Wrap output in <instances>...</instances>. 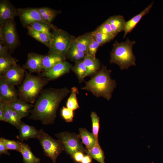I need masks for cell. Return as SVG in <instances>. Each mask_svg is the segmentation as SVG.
Instances as JSON below:
<instances>
[{
    "label": "cell",
    "instance_id": "cell-9",
    "mask_svg": "<svg viewBox=\"0 0 163 163\" xmlns=\"http://www.w3.org/2000/svg\"><path fill=\"white\" fill-rule=\"evenodd\" d=\"M25 71L19 65L16 64L9 68L1 77L8 84L14 86L21 84L25 76Z\"/></svg>",
    "mask_w": 163,
    "mask_h": 163
},
{
    "label": "cell",
    "instance_id": "cell-17",
    "mask_svg": "<svg viewBox=\"0 0 163 163\" xmlns=\"http://www.w3.org/2000/svg\"><path fill=\"white\" fill-rule=\"evenodd\" d=\"M153 3L154 2H153L139 14L126 21L124 30V38L128 33L130 32L133 30L142 18L146 14L149 13L152 7Z\"/></svg>",
    "mask_w": 163,
    "mask_h": 163
},
{
    "label": "cell",
    "instance_id": "cell-11",
    "mask_svg": "<svg viewBox=\"0 0 163 163\" xmlns=\"http://www.w3.org/2000/svg\"><path fill=\"white\" fill-rule=\"evenodd\" d=\"M72 66L70 62L65 61L57 64L47 71L43 72L40 76L49 81L54 80L69 73Z\"/></svg>",
    "mask_w": 163,
    "mask_h": 163
},
{
    "label": "cell",
    "instance_id": "cell-35",
    "mask_svg": "<svg viewBox=\"0 0 163 163\" xmlns=\"http://www.w3.org/2000/svg\"><path fill=\"white\" fill-rule=\"evenodd\" d=\"M95 30L98 32L116 36V35L113 31L110 24L106 20L97 27Z\"/></svg>",
    "mask_w": 163,
    "mask_h": 163
},
{
    "label": "cell",
    "instance_id": "cell-26",
    "mask_svg": "<svg viewBox=\"0 0 163 163\" xmlns=\"http://www.w3.org/2000/svg\"><path fill=\"white\" fill-rule=\"evenodd\" d=\"M36 8L43 20L49 24H51V22L59 13L58 11L50 8Z\"/></svg>",
    "mask_w": 163,
    "mask_h": 163
},
{
    "label": "cell",
    "instance_id": "cell-18",
    "mask_svg": "<svg viewBox=\"0 0 163 163\" xmlns=\"http://www.w3.org/2000/svg\"><path fill=\"white\" fill-rule=\"evenodd\" d=\"M83 61L87 69V76L92 77L100 69L101 62L96 57L87 54Z\"/></svg>",
    "mask_w": 163,
    "mask_h": 163
},
{
    "label": "cell",
    "instance_id": "cell-4",
    "mask_svg": "<svg viewBox=\"0 0 163 163\" xmlns=\"http://www.w3.org/2000/svg\"><path fill=\"white\" fill-rule=\"evenodd\" d=\"M135 43V41H131L128 38L125 42H118L116 41L110 52V63L117 64L122 70L135 66L136 58L132 50Z\"/></svg>",
    "mask_w": 163,
    "mask_h": 163
},
{
    "label": "cell",
    "instance_id": "cell-32",
    "mask_svg": "<svg viewBox=\"0 0 163 163\" xmlns=\"http://www.w3.org/2000/svg\"><path fill=\"white\" fill-rule=\"evenodd\" d=\"M92 33L93 37L99 44L100 46L109 42L115 37L113 35L98 32L95 30L92 31Z\"/></svg>",
    "mask_w": 163,
    "mask_h": 163
},
{
    "label": "cell",
    "instance_id": "cell-16",
    "mask_svg": "<svg viewBox=\"0 0 163 163\" xmlns=\"http://www.w3.org/2000/svg\"><path fill=\"white\" fill-rule=\"evenodd\" d=\"M66 59L65 57L56 53L44 55L43 59V72L49 71L57 64L65 61Z\"/></svg>",
    "mask_w": 163,
    "mask_h": 163
},
{
    "label": "cell",
    "instance_id": "cell-38",
    "mask_svg": "<svg viewBox=\"0 0 163 163\" xmlns=\"http://www.w3.org/2000/svg\"><path fill=\"white\" fill-rule=\"evenodd\" d=\"M85 155L81 152H77L75 153L71 157L77 162L80 163Z\"/></svg>",
    "mask_w": 163,
    "mask_h": 163
},
{
    "label": "cell",
    "instance_id": "cell-33",
    "mask_svg": "<svg viewBox=\"0 0 163 163\" xmlns=\"http://www.w3.org/2000/svg\"><path fill=\"white\" fill-rule=\"evenodd\" d=\"M90 117L92 124V133L95 138L96 143H99L98 134L100 128V118L94 112H91Z\"/></svg>",
    "mask_w": 163,
    "mask_h": 163
},
{
    "label": "cell",
    "instance_id": "cell-42",
    "mask_svg": "<svg viewBox=\"0 0 163 163\" xmlns=\"http://www.w3.org/2000/svg\"><path fill=\"white\" fill-rule=\"evenodd\" d=\"M92 158L89 155H85L80 163H91Z\"/></svg>",
    "mask_w": 163,
    "mask_h": 163
},
{
    "label": "cell",
    "instance_id": "cell-14",
    "mask_svg": "<svg viewBox=\"0 0 163 163\" xmlns=\"http://www.w3.org/2000/svg\"><path fill=\"white\" fill-rule=\"evenodd\" d=\"M44 56L34 53H28L24 67L30 73L43 72V59Z\"/></svg>",
    "mask_w": 163,
    "mask_h": 163
},
{
    "label": "cell",
    "instance_id": "cell-40",
    "mask_svg": "<svg viewBox=\"0 0 163 163\" xmlns=\"http://www.w3.org/2000/svg\"><path fill=\"white\" fill-rule=\"evenodd\" d=\"M2 154L10 155V153L8 152L4 144L0 141V155Z\"/></svg>",
    "mask_w": 163,
    "mask_h": 163
},
{
    "label": "cell",
    "instance_id": "cell-21",
    "mask_svg": "<svg viewBox=\"0 0 163 163\" xmlns=\"http://www.w3.org/2000/svg\"><path fill=\"white\" fill-rule=\"evenodd\" d=\"M106 21L110 24L112 30L116 35L124 31L126 21L123 16L120 15L112 16Z\"/></svg>",
    "mask_w": 163,
    "mask_h": 163
},
{
    "label": "cell",
    "instance_id": "cell-34",
    "mask_svg": "<svg viewBox=\"0 0 163 163\" xmlns=\"http://www.w3.org/2000/svg\"><path fill=\"white\" fill-rule=\"evenodd\" d=\"M0 141L4 144L8 150H14L20 152L21 142L19 141L8 139L3 137L0 138Z\"/></svg>",
    "mask_w": 163,
    "mask_h": 163
},
{
    "label": "cell",
    "instance_id": "cell-24",
    "mask_svg": "<svg viewBox=\"0 0 163 163\" xmlns=\"http://www.w3.org/2000/svg\"><path fill=\"white\" fill-rule=\"evenodd\" d=\"M86 55L77 48L72 42L67 53L66 58L76 63L83 60Z\"/></svg>",
    "mask_w": 163,
    "mask_h": 163
},
{
    "label": "cell",
    "instance_id": "cell-2",
    "mask_svg": "<svg viewBox=\"0 0 163 163\" xmlns=\"http://www.w3.org/2000/svg\"><path fill=\"white\" fill-rule=\"evenodd\" d=\"M111 70L103 65L97 72L87 82L81 89L91 92L97 98L102 97L107 100L112 97L116 87V81L110 77Z\"/></svg>",
    "mask_w": 163,
    "mask_h": 163
},
{
    "label": "cell",
    "instance_id": "cell-23",
    "mask_svg": "<svg viewBox=\"0 0 163 163\" xmlns=\"http://www.w3.org/2000/svg\"><path fill=\"white\" fill-rule=\"evenodd\" d=\"M20 152L22 155L24 163H40V159L34 155L28 144L21 142Z\"/></svg>",
    "mask_w": 163,
    "mask_h": 163
},
{
    "label": "cell",
    "instance_id": "cell-7",
    "mask_svg": "<svg viewBox=\"0 0 163 163\" xmlns=\"http://www.w3.org/2000/svg\"><path fill=\"white\" fill-rule=\"evenodd\" d=\"M0 43L12 52L19 44L18 35L14 20L0 24Z\"/></svg>",
    "mask_w": 163,
    "mask_h": 163
},
{
    "label": "cell",
    "instance_id": "cell-37",
    "mask_svg": "<svg viewBox=\"0 0 163 163\" xmlns=\"http://www.w3.org/2000/svg\"><path fill=\"white\" fill-rule=\"evenodd\" d=\"M100 46L99 44L95 40L92 36L88 48V54L94 57H96V54L97 50Z\"/></svg>",
    "mask_w": 163,
    "mask_h": 163
},
{
    "label": "cell",
    "instance_id": "cell-28",
    "mask_svg": "<svg viewBox=\"0 0 163 163\" xmlns=\"http://www.w3.org/2000/svg\"><path fill=\"white\" fill-rule=\"evenodd\" d=\"M87 154L100 163H105L104 153L99 143H96L91 150L87 151Z\"/></svg>",
    "mask_w": 163,
    "mask_h": 163
},
{
    "label": "cell",
    "instance_id": "cell-3",
    "mask_svg": "<svg viewBox=\"0 0 163 163\" xmlns=\"http://www.w3.org/2000/svg\"><path fill=\"white\" fill-rule=\"evenodd\" d=\"M24 79L18 91L19 98L25 102L34 103L49 81L46 78L35 76L25 71Z\"/></svg>",
    "mask_w": 163,
    "mask_h": 163
},
{
    "label": "cell",
    "instance_id": "cell-30",
    "mask_svg": "<svg viewBox=\"0 0 163 163\" xmlns=\"http://www.w3.org/2000/svg\"><path fill=\"white\" fill-rule=\"evenodd\" d=\"M16 64V59L11 55L0 56V75H3L11 67Z\"/></svg>",
    "mask_w": 163,
    "mask_h": 163
},
{
    "label": "cell",
    "instance_id": "cell-29",
    "mask_svg": "<svg viewBox=\"0 0 163 163\" xmlns=\"http://www.w3.org/2000/svg\"><path fill=\"white\" fill-rule=\"evenodd\" d=\"M71 70L77 76L80 83L84 81L87 76V70L83 60L75 63Z\"/></svg>",
    "mask_w": 163,
    "mask_h": 163
},
{
    "label": "cell",
    "instance_id": "cell-27",
    "mask_svg": "<svg viewBox=\"0 0 163 163\" xmlns=\"http://www.w3.org/2000/svg\"><path fill=\"white\" fill-rule=\"evenodd\" d=\"M54 26L52 24H49L41 22H36L31 24L29 26L36 31L46 34L51 40L52 36L51 30Z\"/></svg>",
    "mask_w": 163,
    "mask_h": 163
},
{
    "label": "cell",
    "instance_id": "cell-8",
    "mask_svg": "<svg viewBox=\"0 0 163 163\" xmlns=\"http://www.w3.org/2000/svg\"><path fill=\"white\" fill-rule=\"evenodd\" d=\"M55 136L62 142L64 151L71 157L77 152H81L87 154V151L80 141L79 134L64 131L57 133Z\"/></svg>",
    "mask_w": 163,
    "mask_h": 163
},
{
    "label": "cell",
    "instance_id": "cell-22",
    "mask_svg": "<svg viewBox=\"0 0 163 163\" xmlns=\"http://www.w3.org/2000/svg\"><path fill=\"white\" fill-rule=\"evenodd\" d=\"M79 132L82 142L85 145L87 151L91 150L96 143L93 133L89 132L86 129L84 128H79Z\"/></svg>",
    "mask_w": 163,
    "mask_h": 163
},
{
    "label": "cell",
    "instance_id": "cell-12",
    "mask_svg": "<svg viewBox=\"0 0 163 163\" xmlns=\"http://www.w3.org/2000/svg\"><path fill=\"white\" fill-rule=\"evenodd\" d=\"M19 99L18 91L0 77V100L9 103Z\"/></svg>",
    "mask_w": 163,
    "mask_h": 163
},
{
    "label": "cell",
    "instance_id": "cell-5",
    "mask_svg": "<svg viewBox=\"0 0 163 163\" xmlns=\"http://www.w3.org/2000/svg\"><path fill=\"white\" fill-rule=\"evenodd\" d=\"M52 30L48 53H56L66 57L67 53L75 37L54 26Z\"/></svg>",
    "mask_w": 163,
    "mask_h": 163
},
{
    "label": "cell",
    "instance_id": "cell-13",
    "mask_svg": "<svg viewBox=\"0 0 163 163\" xmlns=\"http://www.w3.org/2000/svg\"><path fill=\"white\" fill-rule=\"evenodd\" d=\"M18 15L17 9L10 1H0V24L8 21L14 20Z\"/></svg>",
    "mask_w": 163,
    "mask_h": 163
},
{
    "label": "cell",
    "instance_id": "cell-31",
    "mask_svg": "<svg viewBox=\"0 0 163 163\" xmlns=\"http://www.w3.org/2000/svg\"><path fill=\"white\" fill-rule=\"evenodd\" d=\"M71 93L66 102V107L73 111L80 108L77 96L79 93L78 88L75 87L71 88Z\"/></svg>",
    "mask_w": 163,
    "mask_h": 163
},
{
    "label": "cell",
    "instance_id": "cell-19",
    "mask_svg": "<svg viewBox=\"0 0 163 163\" xmlns=\"http://www.w3.org/2000/svg\"><path fill=\"white\" fill-rule=\"evenodd\" d=\"M8 103L22 118L29 116L34 106L32 104L25 102L19 98L15 101Z\"/></svg>",
    "mask_w": 163,
    "mask_h": 163
},
{
    "label": "cell",
    "instance_id": "cell-10",
    "mask_svg": "<svg viewBox=\"0 0 163 163\" xmlns=\"http://www.w3.org/2000/svg\"><path fill=\"white\" fill-rule=\"evenodd\" d=\"M17 10L18 16L23 26L24 27H27L36 22H41L49 24L43 20L36 8H18Z\"/></svg>",
    "mask_w": 163,
    "mask_h": 163
},
{
    "label": "cell",
    "instance_id": "cell-20",
    "mask_svg": "<svg viewBox=\"0 0 163 163\" xmlns=\"http://www.w3.org/2000/svg\"><path fill=\"white\" fill-rule=\"evenodd\" d=\"M92 38V32L86 33L75 38L73 43L79 50L87 54L88 48Z\"/></svg>",
    "mask_w": 163,
    "mask_h": 163
},
{
    "label": "cell",
    "instance_id": "cell-1",
    "mask_svg": "<svg viewBox=\"0 0 163 163\" xmlns=\"http://www.w3.org/2000/svg\"><path fill=\"white\" fill-rule=\"evenodd\" d=\"M70 92L67 87L43 89L34 103L29 119L40 121L45 125L53 124L61 102Z\"/></svg>",
    "mask_w": 163,
    "mask_h": 163
},
{
    "label": "cell",
    "instance_id": "cell-36",
    "mask_svg": "<svg viewBox=\"0 0 163 163\" xmlns=\"http://www.w3.org/2000/svg\"><path fill=\"white\" fill-rule=\"evenodd\" d=\"M73 110L65 107H63L61 110V115L62 117L67 123L72 122L74 118Z\"/></svg>",
    "mask_w": 163,
    "mask_h": 163
},
{
    "label": "cell",
    "instance_id": "cell-6",
    "mask_svg": "<svg viewBox=\"0 0 163 163\" xmlns=\"http://www.w3.org/2000/svg\"><path fill=\"white\" fill-rule=\"evenodd\" d=\"M37 139L39 141L45 155L50 158L53 163H56L58 156L64 151L63 145L59 139H55L43 129L39 130Z\"/></svg>",
    "mask_w": 163,
    "mask_h": 163
},
{
    "label": "cell",
    "instance_id": "cell-41",
    "mask_svg": "<svg viewBox=\"0 0 163 163\" xmlns=\"http://www.w3.org/2000/svg\"><path fill=\"white\" fill-rule=\"evenodd\" d=\"M0 120L5 122L4 117V112L3 106V103L2 101L0 100Z\"/></svg>",
    "mask_w": 163,
    "mask_h": 163
},
{
    "label": "cell",
    "instance_id": "cell-15",
    "mask_svg": "<svg viewBox=\"0 0 163 163\" xmlns=\"http://www.w3.org/2000/svg\"><path fill=\"white\" fill-rule=\"evenodd\" d=\"M18 129L19 133L16 136V138L21 142L30 139H37L39 135V130L22 121Z\"/></svg>",
    "mask_w": 163,
    "mask_h": 163
},
{
    "label": "cell",
    "instance_id": "cell-39",
    "mask_svg": "<svg viewBox=\"0 0 163 163\" xmlns=\"http://www.w3.org/2000/svg\"><path fill=\"white\" fill-rule=\"evenodd\" d=\"M8 49L4 45L0 43V56H7L10 55Z\"/></svg>",
    "mask_w": 163,
    "mask_h": 163
},
{
    "label": "cell",
    "instance_id": "cell-25",
    "mask_svg": "<svg viewBox=\"0 0 163 163\" xmlns=\"http://www.w3.org/2000/svg\"><path fill=\"white\" fill-rule=\"evenodd\" d=\"M27 28L28 33L30 36L49 48L50 39L47 35L34 30L30 26Z\"/></svg>",
    "mask_w": 163,
    "mask_h": 163
}]
</instances>
